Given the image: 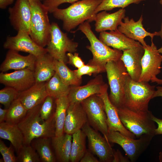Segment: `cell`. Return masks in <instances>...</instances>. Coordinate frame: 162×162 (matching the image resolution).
I'll use <instances>...</instances> for the list:
<instances>
[{
    "mask_svg": "<svg viewBox=\"0 0 162 162\" xmlns=\"http://www.w3.org/2000/svg\"><path fill=\"white\" fill-rule=\"evenodd\" d=\"M103 0H81L77 1L67 8H58L52 13L53 16L63 22V28L70 31L87 20L94 21L95 11Z\"/></svg>",
    "mask_w": 162,
    "mask_h": 162,
    "instance_id": "obj_1",
    "label": "cell"
},
{
    "mask_svg": "<svg viewBox=\"0 0 162 162\" xmlns=\"http://www.w3.org/2000/svg\"><path fill=\"white\" fill-rule=\"evenodd\" d=\"M42 104L28 110L25 117L17 124L23 135V145L31 144L36 138L55 136L54 114L47 120H43L40 114Z\"/></svg>",
    "mask_w": 162,
    "mask_h": 162,
    "instance_id": "obj_2",
    "label": "cell"
},
{
    "mask_svg": "<svg viewBox=\"0 0 162 162\" xmlns=\"http://www.w3.org/2000/svg\"><path fill=\"white\" fill-rule=\"evenodd\" d=\"M148 82L134 81L128 74L126 78L123 106L136 111L148 110L149 103L155 91V86Z\"/></svg>",
    "mask_w": 162,
    "mask_h": 162,
    "instance_id": "obj_3",
    "label": "cell"
},
{
    "mask_svg": "<svg viewBox=\"0 0 162 162\" xmlns=\"http://www.w3.org/2000/svg\"><path fill=\"white\" fill-rule=\"evenodd\" d=\"M77 30H80L85 35L90 44L86 48L91 52L93 57L88 64L105 69V65L108 62L120 59L123 54L122 51L111 49L98 39L92 31L89 22L86 21L80 24Z\"/></svg>",
    "mask_w": 162,
    "mask_h": 162,
    "instance_id": "obj_4",
    "label": "cell"
},
{
    "mask_svg": "<svg viewBox=\"0 0 162 162\" xmlns=\"http://www.w3.org/2000/svg\"><path fill=\"white\" fill-rule=\"evenodd\" d=\"M29 2L31 11L29 35L38 45L44 48L50 38L51 24L49 12L40 0Z\"/></svg>",
    "mask_w": 162,
    "mask_h": 162,
    "instance_id": "obj_5",
    "label": "cell"
},
{
    "mask_svg": "<svg viewBox=\"0 0 162 162\" xmlns=\"http://www.w3.org/2000/svg\"><path fill=\"white\" fill-rule=\"evenodd\" d=\"M120 119L124 127L136 138L146 134L154 137L156 128L152 114L149 110L136 111L123 106L117 109Z\"/></svg>",
    "mask_w": 162,
    "mask_h": 162,
    "instance_id": "obj_6",
    "label": "cell"
},
{
    "mask_svg": "<svg viewBox=\"0 0 162 162\" xmlns=\"http://www.w3.org/2000/svg\"><path fill=\"white\" fill-rule=\"evenodd\" d=\"M105 68L110 88L109 98L118 109L124 106L126 78L128 73L121 59L108 62Z\"/></svg>",
    "mask_w": 162,
    "mask_h": 162,
    "instance_id": "obj_7",
    "label": "cell"
},
{
    "mask_svg": "<svg viewBox=\"0 0 162 162\" xmlns=\"http://www.w3.org/2000/svg\"><path fill=\"white\" fill-rule=\"evenodd\" d=\"M78 45L61 30L57 23H51L50 40L46 48L54 58L66 64L68 61L66 52H75Z\"/></svg>",
    "mask_w": 162,
    "mask_h": 162,
    "instance_id": "obj_8",
    "label": "cell"
},
{
    "mask_svg": "<svg viewBox=\"0 0 162 162\" xmlns=\"http://www.w3.org/2000/svg\"><path fill=\"white\" fill-rule=\"evenodd\" d=\"M110 142L120 145L131 162H135L146 149L152 138L151 136L144 134L135 139L117 131H108L105 137Z\"/></svg>",
    "mask_w": 162,
    "mask_h": 162,
    "instance_id": "obj_9",
    "label": "cell"
},
{
    "mask_svg": "<svg viewBox=\"0 0 162 162\" xmlns=\"http://www.w3.org/2000/svg\"><path fill=\"white\" fill-rule=\"evenodd\" d=\"M81 103L86 113L89 124L105 137L108 130L104 104L101 97L99 94H94Z\"/></svg>",
    "mask_w": 162,
    "mask_h": 162,
    "instance_id": "obj_10",
    "label": "cell"
},
{
    "mask_svg": "<svg viewBox=\"0 0 162 162\" xmlns=\"http://www.w3.org/2000/svg\"><path fill=\"white\" fill-rule=\"evenodd\" d=\"M82 130L88 139L90 151L98 158L100 161L112 162L114 150L106 137L92 127L88 122Z\"/></svg>",
    "mask_w": 162,
    "mask_h": 162,
    "instance_id": "obj_11",
    "label": "cell"
},
{
    "mask_svg": "<svg viewBox=\"0 0 162 162\" xmlns=\"http://www.w3.org/2000/svg\"><path fill=\"white\" fill-rule=\"evenodd\" d=\"M151 45L144 47V53L141 60L142 70L140 82H153L157 76L161 72L162 55L157 46L151 40Z\"/></svg>",
    "mask_w": 162,
    "mask_h": 162,
    "instance_id": "obj_12",
    "label": "cell"
},
{
    "mask_svg": "<svg viewBox=\"0 0 162 162\" xmlns=\"http://www.w3.org/2000/svg\"><path fill=\"white\" fill-rule=\"evenodd\" d=\"M3 47L9 50L28 53L37 58L47 52L46 48L38 45L29 34L24 31H18L15 36L7 37Z\"/></svg>",
    "mask_w": 162,
    "mask_h": 162,
    "instance_id": "obj_13",
    "label": "cell"
},
{
    "mask_svg": "<svg viewBox=\"0 0 162 162\" xmlns=\"http://www.w3.org/2000/svg\"><path fill=\"white\" fill-rule=\"evenodd\" d=\"M108 86L99 75L82 86H71L68 96L70 103H81L94 94H100L107 90Z\"/></svg>",
    "mask_w": 162,
    "mask_h": 162,
    "instance_id": "obj_14",
    "label": "cell"
},
{
    "mask_svg": "<svg viewBox=\"0 0 162 162\" xmlns=\"http://www.w3.org/2000/svg\"><path fill=\"white\" fill-rule=\"evenodd\" d=\"M0 83L6 86L12 87L19 92H23L35 83L34 70L26 68L10 73L1 72Z\"/></svg>",
    "mask_w": 162,
    "mask_h": 162,
    "instance_id": "obj_15",
    "label": "cell"
},
{
    "mask_svg": "<svg viewBox=\"0 0 162 162\" xmlns=\"http://www.w3.org/2000/svg\"><path fill=\"white\" fill-rule=\"evenodd\" d=\"M9 19L13 28L18 32L24 31L29 34L31 11L28 0H16L8 10Z\"/></svg>",
    "mask_w": 162,
    "mask_h": 162,
    "instance_id": "obj_16",
    "label": "cell"
},
{
    "mask_svg": "<svg viewBox=\"0 0 162 162\" xmlns=\"http://www.w3.org/2000/svg\"><path fill=\"white\" fill-rule=\"evenodd\" d=\"M118 27V29L129 38L135 40H137L144 47L147 45L144 41L146 36H149L153 40L154 37L158 36V32L151 33L147 31L144 28L142 22L143 20L141 15L138 20L135 22L133 18L129 19L128 17H125Z\"/></svg>",
    "mask_w": 162,
    "mask_h": 162,
    "instance_id": "obj_17",
    "label": "cell"
},
{
    "mask_svg": "<svg viewBox=\"0 0 162 162\" xmlns=\"http://www.w3.org/2000/svg\"><path fill=\"white\" fill-rule=\"evenodd\" d=\"M145 50L142 45L123 51L121 59L133 80L139 81L142 72L141 60Z\"/></svg>",
    "mask_w": 162,
    "mask_h": 162,
    "instance_id": "obj_18",
    "label": "cell"
},
{
    "mask_svg": "<svg viewBox=\"0 0 162 162\" xmlns=\"http://www.w3.org/2000/svg\"><path fill=\"white\" fill-rule=\"evenodd\" d=\"M88 122L86 113L81 103H70L66 113L64 133L72 135L82 129Z\"/></svg>",
    "mask_w": 162,
    "mask_h": 162,
    "instance_id": "obj_19",
    "label": "cell"
},
{
    "mask_svg": "<svg viewBox=\"0 0 162 162\" xmlns=\"http://www.w3.org/2000/svg\"><path fill=\"white\" fill-rule=\"evenodd\" d=\"M37 57L29 54L26 56L20 55L18 52L9 50L5 58L0 66L1 72H5L10 70H21L30 68L34 70Z\"/></svg>",
    "mask_w": 162,
    "mask_h": 162,
    "instance_id": "obj_20",
    "label": "cell"
},
{
    "mask_svg": "<svg viewBox=\"0 0 162 162\" xmlns=\"http://www.w3.org/2000/svg\"><path fill=\"white\" fill-rule=\"evenodd\" d=\"M99 95L104 102L108 131H118L126 136L135 139V136L128 130L122 123L117 109L109 100L107 90Z\"/></svg>",
    "mask_w": 162,
    "mask_h": 162,
    "instance_id": "obj_21",
    "label": "cell"
},
{
    "mask_svg": "<svg viewBox=\"0 0 162 162\" xmlns=\"http://www.w3.org/2000/svg\"><path fill=\"white\" fill-rule=\"evenodd\" d=\"M99 38L107 46L123 51L141 45L138 41L127 37L118 29L109 32H101Z\"/></svg>",
    "mask_w": 162,
    "mask_h": 162,
    "instance_id": "obj_22",
    "label": "cell"
},
{
    "mask_svg": "<svg viewBox=\"0 0 162 162\" xmlns=\"http://www.w3.org/2000/svg\"><path fill=\"white\" fill-rule=\"evenodd\" d=\"M46 82L35 83L28 89L19 92L17 98L28 110L42 103L48 96Z\"/></svg>",
    "mask_w": 162,
    "mask_h": 162,
    "instance_id": "obj_23",
    "label": "cell"
},
{
    "mask_svg": "<svg viewBox=\"0 0 162 162\" xmlns=\"http://www.w3.org/2000/svg\"><path fill=\"white\" fill-rule=\"evenodd\" d=\"M125 10L121 8L111 14L104 10L96 14L95 29L98 32L106 30L116 31L125 17Z\"/></svg>",
    "mask_w": 162,
    "mask_h": 162,
    "instance_id": "obj_24",
    "label": "cell"
},
{
    "mask_svg": "<svg viewBox=\"0 0 162 162\" xmlns=\"http://www.w3.org/2000/svg\"><path fill=\"white\" fill-rule=\"evenodd\" d=\"M54 62L47 52L37 58L34 70L35 83L46 82L54 75Z\"/></svg>",
    "mask_w": 162,
    "mask_h": 162,
    "instance_id": "obj_25",
    "label": "cell"
},
{
    "mask_svg": "<svg viewBox=\"0 0 162 162\" xmlns=\"http://www.w3.org/2000/svg\"><path fill=\"white\" fill-rule=\"evenodd\" d=\"M72 140V135L65 133L60 137L51 138L52 145L56 161L60 162L70 161Z\"/></svg>",
    "mask_w": 162,
    "mask_h": 162,
    "instance_id": "obj_26",
    "label": "cell"
},
{
    "mask_svg": "<svg viewBox=\"0 0 162 162\" xmlns=\"http://www.w3.org/2000/svg\"><path fill=\"white\" fill-rule=\"evenodd\" d=\"M0 137L9 141L17 152L23 145V136L17 124L0 123Z\"/></svg>",
    "mask_w": 162,
    "mask_h": 162,
    "instance_id": "obj_27",
    "label": "cell"
},
{
    "mask_svg": "<svg viewBox=\"0 0 162 162\" xmlns=\"http://www.w3.org/2000/svg\"><path fill=\"white\" fill-rule=\"evenodd\" d=\"M56 107L54 114L55 126V136L58 137L64 133V127L67 110L70 102L68 96L55 99Z\"/></svg>",
    "mask_w": 162,
    "mask_h": 162,
    "instance_id": "obj_28",
    "label": "cell"
},
{
    "mask_svg": "<svg viewBox=\"0 0 162 162\" xmlns=\"http://www.w3.org/2000/svg\"><path fill=\"white\" fill-rule=\"evenodd\" d=\"M31 145L39 155L41 161L55 162V154L52 149L51 138L41 137L33 140Z\"/></svg>",
    "mask_w": 162,
    "mask_h": 162,
    "instance_id": "obj_29",
    "label": "cell"
},
{
    "mask_svg": "<svg viewBox=\"0 0 162 162\" xmlns=\"http://www.w3.org/2000/svg\"><path fill=\"white\" fill-rule=\"evenodd\" d=\"M72 140L70 155V161H80L86 150V139L85 133L82 129L72 134Z\"/></svg>",
    "mask_w": 162,
    "mask_h": 162,
    "instance_id": "obj_30",
    "label": "cell"
},
{
    "mask_svg": "<svg viewBox=\"0 0 162 162\" xmlns=\"http://www.w3.org/2000/svg\"><path fill=\"white\" fill-rule=\"evenodd\" d=\"M70 86L65 84L56 72L51 78L46 82V84L48 95L55 99L68 96Z\"/></svg>",
    "mask_w": 162,
    "mask_h": 162,
    "instance_id": "obj_31",
    "label": "cell"
},
{
    "mask_svg": "<svg viewBox=\"0 0 162 162\" xmlns=\"http://www.w3.org/2000/svg\"><path fill=\"white\" fill-rule=\"evenodd\" d=\"M54 69L55 72L66 85L77 86L81 84L82 79L79 78L74 71L70 69L64 62L55 59Z\"/></svg>",
    "mask_w": 162,
    "mask_h": 162,
    "instance_id": "obj_32",
    "label": "cell"
},
{
    "mask_svg": "<svg viewBox=\"0 0 162 162\" xmlns=\"http://www.w3.org/2000/svg\"><path fill=\"white\" fill-rule=\"evenodd\" d=\"M27 111L21 102L17 98L8 108L4 121L9 124H17L25 117Z\"/></svg>",
    "mask_w": 162,
    "mask_h": 162,
    "instance_id": "obj_33",
    "label": "cell"
},
{
    "mask_svg": "<svg viewBox=\"0 0 162 162\" xmlns=\"http://www.w3.org/2000/svg\"><path fill=\"white\" fill-rule=\"evenodd\" d=\"M146 0H103L95 11V14L101 11H109L116 8L124 9L132 4H138Z\"/></svg>",
    "mask_w": 162,
    "mask_h": 162,
    "instance_id": "obj_34",
    "label": "cell"
},
{
    "mask_svg": "<svg viewBox=\"0 0 162 162\" xmlns=\"http://www.w3.org/2000/svg\"><path fill=\"white\" fill-rule=\"evenodd\" d=\"M17 162H39L38 154L31 144L23 145L17 152Z\"/></svg>",
    "mask_w": 162,
    "mask_h": 162,
    "instance_id": "obj_35",
    "label": "cell"
},
{
    "mask_svg": "<svg viewBox=\"0 0 162 162\" xmlns=\"http://www.w3.org/2000/svg\"><path fill=\"white\" fill-rule=\"evenodd\" d=\"M19 92L14 88L6 86L0 90V103L8 109L12 103L17 99Z\"/></svg>",
    "mask_w": 162,
    "mask_h": 162,
    "instance_id": "obj_36",
    "label": "cell"
},
{
    "mask_svg": "<svg viewBox=\"0 0 162 162\" xmlns=\"http://www.w3.org/2000/svg\"><path fill=\"white\" fill-rule=\"evenodd\" d=\"M54 99L48 95L42 104L40 110V116L45 121L50 119L54 114Z\"/></svg>",
    "mask_w": 162,
    "mask_h": 162,
    "instance_id": "obj_37",
    "label": "cell"
},
{
    "mask_svg": "<svg viewBox=\"0 0 162 162\" xmlns=\"http://www.w3.org/2000/svg\"><path fill=\"white\" fill-rule=\"evenodd\" d=\"M74 71L77 76L82 79V75H87L91 76L92 74H98L106 71V70L105 68L98 66L87 64Z\"/></svg>",
    "mask_w": 162,
    "mask_h": 162,
    "instance_id": "obj_38",
    "label": "cell"
},
{
    "mask_svg": "<svg viewBox=\"0 0 162 162\" xmlns=\"http://www.w3.org/2000/svg\"><path fill=\"white\" fill-rule=\"evenodd\" d=\"M14 147L11 144L8 147L4 142L0 140V152L2 155L4 162H16L17 157L14 153Z\"/></svg>",
    "mask_w": 162,
    "mask_h": 162,
    "instance_id": "obj_39",
    "label": "cell"
},
{
    "mask_svg": "<svg viewBox=\"0 0 162 162\" xmlns=\"http://www.w3.org/2000/svg\"><path fill=\"white\" fill-rule=\"evenodd\" d=\"M78 0H43V4L46 8L49 13H52L61 4L68 3L72 4Z\"/></svg>",
    "mask_w": 162,
    "mask_h": 162,
    "instance_id": "obj_40",
    "label": "cell"
},
{
    "mask_svg": "<svg viewBox=\"0 0 162 162\" xmlns=\"http://www.w3.org/2000/svg\"><path fill=\"white\" fill-rule=\"evenodd\" d=\"M68 58L67 63L72 65L77 69L81 68L85 65L84 62L79 56V54L76 52L74 54L71 52L67 53Z\"/></svg>",
    "mask_w": 162,
    "mask_h": 162,
    "instance_id": "obj_41",
    "label": "cell"
},
{
    "mask_svg": "<svg viewBox=\"0 0 162 162\" xmlns=\"http://www.w3.org/2000/svg\"><path fill=\"white\" fill-rule=\"evenodd\" d=\"M129 159L128 157L124 156L118 150H114L113 158L112 162H128Z\"/></svg>",
    "mask_w": 162,
    "mask_h": 162,
    "instance_id": "obj_42",
    "label": "cell"
},
{
    "mask_svg": "<svg viewBox=\"0 0 162 162\" xmlns=\"http://www.w3.org/2000/svg\"><path fill=\"white\" fill-rule=\"evenodd\" d=\"M80 162H99L100 161L92 154L90 151L86 150Z\"/></svg>",
    "mask_w": 162,
    "mask_h": 162,
    "instance_id": "obj_43",
    "label": "cell"
},
{
    "mask_svg": "<svg viewBox=\"0 0 162 162\" xmlns=\"http://www.w3.org/2000/svg\"><path fill=\"white\" fill-rule=\"evenodd\" d=\"M151 118L158 125L157 128L155 130V135L162 134V119L158 118L153 114L152 115Z\"/></svg>",
    "mask_w": 162,
    "mask_h": 162,
    "instance_id": "obj_44",
    "label": "cell"
},
{
    "mask_svg": "<svg viewBox=\"0 0 162 162\" xmlns=\"http://www.w3.org/2000/svg\"><path fill=\"white\" fill-rule=\"evenodd\" d=\"M14 0H0V8L5 9L9 5L12 4Z\"/></svg>",
    "mask_w": 162,
    "mask_h": 162,
    "instance_id": "obj_45",
    "label": "cell"
},
{
    "mask_svg": "<svg viewBox=\"0 0 162 162\" xmlns=\"http://www.w3.org/2000/svg\"><path fill=\"white\" fill-rule=\"evenodd\" d=\"M8 109H3L0 108V123L4 121L8 112Z\"/></svg>",
    "mask_w": 162,
    "mask_h": 162,
    "instance_id": "obj_46",
    "label": "cell"
},
{
    "mask_svg": "<svg viewBox=\"0 0 162 162\" xmlns=\"http://www.w3.org/2000/svg\"><path fill=\"white\" fill-rule=\"evenodd\" d=\"M155 90L152 97V99L157 97H162V87L158 86L156 87Z\"/></svg>",
    "mask_w": 162,
    "mask_h": 162,
    "instance_id": "obj_47",
    "label": "cell"
},
{
    "mask_svg": "<svg viewBox=\"0 0 162 162\" xmlns=\"http://www.w3.org/2000/svg\"><path fill=\"white\" fill-rule=\"evenodd\" d=\"M159 53H162V46L158 49ZM154 82H156L158 84H162V79H160L157 78L154 81Z\"/></svg>",
    "mask_w": 162,
    "mask_h": 162,
    "instance_id": "obj_48",
    "label": "cell"
},
{
    "mask_svg": "<svg viewBox=\"0 0 162 162\" xmlns=\"http://www.w3.org/2000/svg\"><path fill=\"white\" fill-rule=\"evenodd\" d=\"M158 158L160 162H162V151L160 152L159 154Z\"/></svg>",
    "mask_w": 162,
    "mask_h": 162,
    "instance_id": "obj_49",
    "label": "cell"
},
{
    "mask_svg": "<svg viewBox=\"0 0 162 162\" xmlns=\"http://www.w3.org/2000/svg\"><path fill=\"white\" fill-rule=\"evenodd\" d=\"M158 36H160L162 39V22L161 24V29L160 31L158 32Z\"/></svg>",
    "mask_w": 162,
    "mask_h": 162,
    "instance_id": "obj_50",
    "label": "cell"
},
{
    "mask_svg": "<svg viewBox=\"0 0 162 162\" xmlns=\"http://www.w3.org/2000/svg\"><path fill=\"white\" fill-rule=\"evenodd\" d=\"M160 4H162V0H160Z\"/></svg>",
    "mask_w": 162,
    "mask_h": 162,
    "instance_id": "obj_51",
    "label": "cell"
},
{
    "mask_svg": "<svg viewBox=\"0 0 162 162\" xmlns=\"http://www.w3.org/2000/svg\"><path fill=\"white\" fill-rule=\"evenodd\" d=\"M29 1H32V0H28Z\"/></svg>",
    "mask_w": 162,
    "mask_h": 162,
    "instance_id": "obj_52",
    "label": "cell"
}]
</instances>
